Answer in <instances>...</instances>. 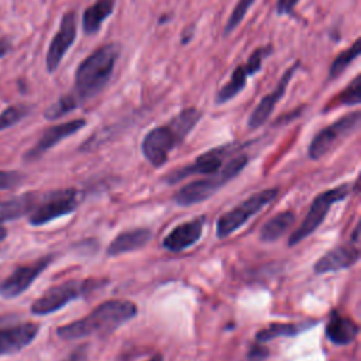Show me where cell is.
<instances>
[{"label": "cell", "mask_w": 361, "mask_h": 361, "mask_svg": "<svg viewBox=\"0 0 361 361\" xmlns=\"http://www.w3.org/2000/svg\"><path fill=\"white\" fill-rule=\"evenodd\" d=\"M120 54L121 45L118 42L104 44L89 54L78 65L71 94L79 106L100 93V90L109 83Z\"/></svg>", "instance_id": "obj_1"}, {"label": "cell", "mask_w": 361, "mask_h": 361, "mask_svg": "<svg viewBox=\"0 0 361 361\" xmlns=\"http://www.w3.org/2000/svg\"><path fill=\"white\" fill-rule=\"evenodd\" d=\"M137 314V306L131 300H107L94 307L87 316L56 329L63 340H79L94 334L111 333Z\"/></svg>", "instance_id": "obj_2"}, {"label": "cell", "mask_w": 361, "mask_h": 361, "mask_svg": "<svg viewBox=\"0 0 361 361\" xmlns=\"http://www.w3.org/2000/svg\"><path fill=\"white\" fill-rule=\"evenodd\" d=\"M202 118V111L196 107H186L173 116L166 124L149 130L141 142V151L152 166L166 162L169 152L179 145Z\"/></svg>", "instance_id": "obj_3"}, {"label": "cell", "mask_w": 361, "mask_h": 361, "mask_svg": "<svg viewBox=\"0 0 361 361\" xmlns=\"http://www.w3.org/2000/svg\"><path fill=\"white\" fill-rule=\"evenodd\" d=\"M247 162L248 157L245 154L230 155L226 164L216 173H212L203 179L192 180L190 183L180 188L173 195L175 203L179 206H192L209 199L223 185L235 178L244 169Z\"/></svg>", "instance_id": "obj_4"}, {"label": "cell", "mask_w": 361, "mask_h": 361, "mask_svg": "<svg viewBox=\"0 0 361 361\" xmlns=\"http://www.w3.org/2000/svg\"><path fill=\"white\" fill-rule=\"evenodd\" d=\"M103 283L100 279H69L59 285L51 286L31 305V312L37 316L54 313L68 303L86 296L90 290Z\"/></svg>", "instance_id": "obj_5"}, {"label": "cell", "mask_w": 361, "mask_h": 361, "mask_svg": "<svg viewBox=\"0 0 361 361\" xmlns=\"http://www.w3.org/2000/svg\"><path fill=\"white\" fill-rule=\"evenodd\" d=\"M278 195V189H264L251 195L248 199L233 207L231 210L223 213L216 224V234L219 238H224L244 226L251 217L259 213L267 204H269L275 196Z\"/></svg>", "instance_id": "obj_6"}, {"label": "cell", "mask_w": 361, "mask_h": 361, "mask_svg": "<svg viewBox=\"0 0 361 361\" xmlns=\"http://www.w3.org/2000/svg\"><path fill=\"white\" fill-rule=\"evenodd\" d=\"M78 204L79 197L76 189L66 188L52 190L38 197L35 207L28 214V221L31 226H44L75 212Z\"/></svg>", "instance_id": "obj_7"}, {"label": "cell", "mask_w": 361, "mask_h": 361, "mask_svg": "<svg viewBox=\"0 0 361 361\" xmlns=\"http://www.w3.org/2000/svg\"><path fill=\"white\" fill-rule=\"evenodd\" d=\"M350 192H351V185L350 183H344V185L336 186L333 189L324 190L320 195H317L314 197V200L312 202V206H310L306 217L300 223V226L290 234L289 241H288L289 245L290 247L296 245L303 238L310 235L323 223V220H324L326 214L329 213L330 207L334 203L344 200L348 196Z\"/></svg>", "instance_id": "obj_8"}, {"label": "cell", "mask_w": 361, "mask_h": 361, "mask_svg": "<svg viewBox=\"0 0 361 361\" xmlns=\"http://www.w3.org/2000/svg\"><path fill=\"white\" fill-rule=\"evenodd\" d=\"M361 121V113L353 111L344 114L338 120L333 121L330 126L322 128L310 141L309 157L312 159H320L331 149H334L341 141H344L350 134H353Z\"/></svg>", "instance_id": "obj_9"}, {"label": "cell", "mask_w": 361, "mask_h": 361, "mask_svg": "<svg viewBox=\"0 0 361 361\" xmlns=\"http://www.w3.org/2000/svg\"><path fill=\"white\" fill-rule=\"evenodd\" d=\"M238 148H240L238 144H227V145L212 148V149L203 152L202 155H199L192 164L182 166V168H176L172 172H169L166 175L165 180H166V183H176L190 175L216 173L224 165L226 158L233 155V152H235Z\"/></svg>", "instance_id": "obj_10"}, {"label": "cell", "mask_w": 361, "mask_h": 361, "mask_svg": "<svg viewBox=\"0 0 361 361\" xmlns=\"http://www.w3.org/2000/svg\"><path fill=\"white\" fill-rule=\"evenodd\" d=\"M272 51H274L272 45L257 48L250 55V58L245 63L235 66V69L233 71V73L230 76V80L217 90V93L214 96V102L217 104H223V103L230 102L233 97H235L245 87L247 78L252 76L261 71L264 59L268 58L272 54Z\"/></svg>", "instance_id": "obj_11"}, {"label": "cell", "mask_w": 361, "mask_h": 361, "mask_svg": "<svg viewBox=\"0 0 361 361\" xmlns=\"http://www.w3.org/2000/svg\"><path fill=\"white\" fill-rule=\"evenodd\" d=\"M52 259L54 255H45L31 264L17 267L4 281L0 282V298L11 299L20 296L30 288L38 275L48 268Z\"/></svg>", "instance_id": "obj_12"}, {"label": "cell", "mask_w": 361, "mask_h": 361, "mask_svg": "<svg viewBox=\"0 0 361 361\" xmlns=\"http://www.w3.org/2000/svg\"><path fill=\"white\" fill-rule=\"evenodd\" d=\"M76 32H78V17L75 11H68L63 14L59 28L56 31V34L54 35L48 52H47V58H45V65H47V71L49 73H54L61 61L63 59L65 54L68 52V49L72 47V44L76 39Z\"/></svg>", "instance_id": "obj_13"}, {"label": "cell", "mask_w": 361, "mask_h": 361, "mask_svg": "<svg viewBox=\"0 0 361 361\" xmlns=\"http://www.w3.org/2000/svg\"><path fill=\"white\" fill-rule=\"evenodd\" d=\"M300 68V61H296L293 65H290L285 72L283 75L281 76L278 85L275 86V89L265 94L259 103L257 104V107L252 110V113L250 114L248 117V121H247V126L254 130V128H258L261 127L271 116V113L274 111L275 106L278 104V102L283 97L286 89H288V85L290 82V79H293V75L296 73V71Z\"/></svg>", "instance_id": "obj_14"}, {"label": "cell", "mask_w": 361, "mask_h": 361, "mask_svg": "<svg viewBox=\"0 0 361 361\" xmlns=\"http://www.w3.org/2000/svg\"><path fill=\"white\" fill-rule=\"evenodd\" d=\"M85 126H86L85 118H75V120L65 121V123H61V124H56V126H52V127L47 128L42 133L41 138L37 141V144L30 151L25 152V155H24L25 161L38 159L44 152H47L48 149L55 147L62 140L73 135L75 133H78Z\"/></svg>", "instance_id": "obj_15"}, {"label": "cell", "mask_w": 361, "mask_h": 361, "mask_svg": "<svg viewBox=\"0 0 361 361\" xmlns=\"http://www.w3.org/2000/svg\"><path fill=\"white\" fill-rule=\"evenodd\" d=\"M37 323L24 322L0 327V357L14 354L27 347L38 334Z\"/></svg>", "instance_id": "obj_16"}, {"label": "cell", "mask_w": 361, "mask_h": 361, "mask_svg": "<svg viewBox=\"0 0 361 361\" xmlns=\"http://www.w3.org/2000/svg\"><path fill=\"white\" fill-rule=\"evenodd\" d=\"M203 224H204L203 216L178 224L164 237L162 240L164 248H166L171 252H179L192 247L200 240L203 233Z\"/></svg>", "instance_id": "obj_17"}, {"label": "cell", "mask_w": 361, "mask_h": 361, "mask_svg": "<svg viewBox=\"0 0 361 361\" xmlns=\"http://www.w3.org/2000/svg\"><path fill=\"white\" fill-rule=\"evenodd\" d=\"M360 259V251L351 244L337 245L320 257L314 264V272L326 274L336 272L353 267Z\"/></svg>", "instance_id": "obj_18"}, {"label": "cell", "mask_w": 361, "mask_h": 361, "mask_svg": "<svg viewBox=\"0 0 361 361\" xmlns=\"http://www.w3.org/2000/svg\"><path fill=\"white\" fill-rule=\"evenodd\" d=\"M358 334V324L351 320L350 317H345L340 314L338 312H331L330 320L326 326V337L338 345L350 344Z\"/></svg>", "instance_id": "obj_19"}, {"label": "cell", "mask_w": 361, "mask_h": 361, "mask_svg": "<svg viewBox=\"0 0 361 361\" xmlns=\"http://www.w3.org/2000/svg\"><path fill=\"white\" fill-rule=\"evenodd\" d=\"M152 237L148 228H133L120 233L107 247L109 255H120L124 252L135 251L142 248Z\"/></svg>", "instance_id": "obj_20"}, {"label": "cell", "mask_w": 361, "mask_h": 361, "mask_svg": "<svg viewBox=\"0 0 361 361\" xmlns=\"http://www.w3.org/2000/svg\"><path fill=\"white\" fill-rule=\"evenodd\" d=\"M38 197L39 195L37 192H28L8 200H1L0 202V224L4 221L16 220L25 214H30V212L35 207Z\"/></svg>", "instance_id": "obj_21"}, {"label": "cell", "mask_w": 361, "mask_h": 361, "mask_svg": "<svg viewBox=\"0 0 361 361\" xmlns=\"http://www.w3.org/2000/svg\"><path fill=\"white\" fill-rule=\"evenodd\" d=\"M114 0H97L92 6L86 7L82 16V28L86 35L97 34L102 24L109 18L114 10Z\"/></svg>", "instance_id": "obj_22"}, {"label": "cell", "mask_w": 361, "mask_h": 361, "mask_svg": "<svg viewBox=\"0 0 361 361\" xmlns=\"http://www.w3.org/2000/svg\"><path fill=\"white\" fill-rule=\"evenodd\" d=\"M293 221H295V213L292 210L276 213L262 224L259 230V240L264 243L276 241L290 228Z\"/></svg>", "instance_id": "obj_23"}, {"label": "cell", "mask_w": 361, "mask_h": 361, "mask_svg": "<svg viewBox=\"0 0 361 361\" xmlns=\"http://www.w3.org/2000/svg\"><path fill=\"white\" fill-rule=\"evenodd\" d=\"M316 322H299V323H271L268 327L259 330L255 336L258 343H267L278 337H292L312 329Z\"/></svg>", "instance_id": "obj_24"}, {"label": "cell", "mask_w": 361, "mask_h": 361, "mask_svg": "<svg viewBox=\"0 0 361 361\" xmlns=\"http://www.w3.org/2000/svg\"><path fill=\"white\" fill-rule=\"evenodd\" d=\"M360 52H361V39L357 38L354 41V44L350 45V48L341 51L333 59L330 69H329V80H333L337 76H340L360 56Z\"/></svg>", "instance_id": "obj_25"}, {"label": "cell", "mask_w": 361, "mask_h": 361, "mask_svg": "<svg viewBox=\"0 0 361 361\" xmlns=\"http://www.w3.org/2000/svg\"><path fill=\"white\" fill-rule=\"evenodd\" d=\"M78 107H79V104H78V102L75 100V97H73L71 93H68V94L61 96L52 106H49V107L45 110L44 117H45L47 120H56V118H59V117L68 114L69 111H72V110H75V109H78Z\"/></svg>", "instance_id": "obj_26"}, {"label": "cell", "mask_w": 361, "mask_h": 361, "mask_svg": "<svg viewBox=\"0 0 361 361\" xmlns=\"http://www.w3.org/2000/svg\"><path fill=\"white\" fill-rule=\"evenodd\" d=\"M361 102V76L357 75L350 85L344 87V90L337 96L336 104L338 106H354Z\"/></svg>", "instance_id": "obj_27"}, {"label": "cell", "mask_w": 361, "mask_h": 361, "mask_svg": "<svg viewBox=\"0 0 361 361\" xmlns=\"http://www.w3.org/2000/svg\"><path fill=\"white\" fill-rule=\"evenodd\" d=\"M254 1H255V0H238V1H237V4L234 6V8H233V11H231V14H230V17H228L226 25H224V30H223V35H224V37L230 35V34L240 25V23H241L243 18L245 17L247 11L251 8V6L254 4Z\"/></svg>", "instance_id": "obj_28"}, {"label": "cell", "mask_w": 361, "mask_h": 361, "mask_svg": "<svg viewBox=\"0 0 361 361\" xmlns=\"http://www.w3.org/2000/svg\"><path fill=\"white\" fill-rule=\"evenodd\" d=\"M28 114V107L24 104H13L0 113V131L6 130Z\"/></svg>", "instance_id": "obj_29"}, {"label": "cell", "mask_w": 361, "mask_h": 361, "mask_svg": "<svg viewBox=\"0 0 361 361\" xmlns=\"http://www.w3.org/2000/svg\"><path fill=\"white\" fill-rule=\"evenodd\" d=\"M23 180V175L17 171H0V190L11 189Z\"/></svg>", "instance_id": "obj_30"}, {"label": "cell", "mask_w": 361, "mask_h": 361, "mask_svg": "<svg viewBox=\"0 0 361 361\" xmlns=\"http://www.w3.org/2000/svg\"><path fill=\"white\" fill-rule=\"evenodd\" d=\"M299 0H278L276 1V14L278 16H292Z\"/></svg>", "instance_id": "obj_31"}, {"label": "cell", "mask_w": 361, "mask_h": 361, "mask_svg": "<svg viewBox=\"0 0 361 361\" xmlns=\"http://www.w3.org/2000/svg\"><path fill=\"white\" fill-rule=\"evenodd\" d=\"M269 351L262 345V343L252 345V348L248 353V361H264L268 357Z\"/></svg>", "instance_id": "obj_32"}, {"label": "cell", "mask_w": 361, "mask_h": 361, "mask_svg": "<svg viewBox=\"0 0 361 361\" xmlns=\"http://www.w3.org/2000/svg\"><path fill=\"white\" fill-rule=\"evenodd\" d=\"M192 37H193V28H192V25L190 27H188L185 31H183V34H182V38H180V44H188L190 39H192Z\"/></svg>", "instance_id": "obj_33"}, {"label": "cell", "mask_w": 361, "mask_h": 361, "mask_svg": "<svg viewBox=\"0 0 361 361\" xmlns=\"http://www.w3.org/2000/svg\"><path fill=\"white\" fill-rule=\"evenodd\" d=\"M10 51V41L7 38H0V58Z\"/></svg>", "instance_id": "obj_34"}, {"label": "cell", "mask_w": 361, "mask_h": 361, "mask_svg": "<svg viewBox=\"0 0 361 361\" xmlns=\"http://www.w3.org/2000/svg\"><path fill=\"white\" fill-rule=\"evenodd\" d=\"M83 348H78L75 353H72L65 361H80L82 358H85V353H82Z\"/></svg>", "instance_id": "obj_35"}, {"label": "cell", "mask_w": 361, "mask_h": 361, "mask_svg": "<svg viewBox=\"0 0 361 361\" xmlns=\"http://www.w3.org/2000/svg\"><path fill=\"white\" fill-rule=\"evenodd\" d=\"M6 235H7V231H6V228L0 226V241H1V240H4V238H6Z\"/></svg>", "instance_id": "obj_36"}, {"label": "cell", "mask_w": 361, "mask_h": 361, "mask_svg": "<svg viewBox=\"0 0 361 361\" xmlns=\"http://www.w3.org/2000/svg\"><path fill=\"white\" fill-rule=\"evenodd\" d=\"M148 361H162V357L159 355V354H157V355H154L151 360H148Z\"/></svg>", "instance_id": "obj_37"}]
</instances>
